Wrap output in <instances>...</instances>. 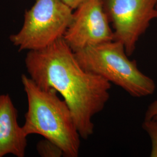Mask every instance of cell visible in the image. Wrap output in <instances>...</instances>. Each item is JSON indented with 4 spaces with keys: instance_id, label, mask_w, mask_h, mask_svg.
I'll return each mask as SVG.
<instances>
[{
    "instance_id": "cell-1",
    "label": "cell",
    "mask_w": 157,
    "mask_h": 157,
    "mask_svg": "<svg viewBox=\"0 0 157 157\" xmlns=\"http://www.w3.org/2000/svg\"><path fill=\"white\" fill-rule=\"evenodd\" d=\"M25 63L36 84L62 96L81 138L93 135V118L109 100L111 83L85 70L63 37L42 49L29 51Z\"/></svg>"
},
{
    "instance_id": "cell-2",
    "label": "cell",
    "mask_w": 157,
    "mask_h": 157,
    "mask_svg": "<svg viewBox=\"0 0 157 157\" xmlns=\"http://www.w3.org/2000/svg\"><path fill=\"white\" fill-rule=\"evenodd\" d=\"M21 82L28 105L22 126L25 134L53 141L61 148L64 157H78L81 137L67 103L55 90L40 87L25 74Z\"/></svg>"
},
{
    "instance_id": "cell-3",
    "label": "cell",
    "mask_w": 157,
    "mask_h": 157,
    "mask_svg": "<svg viewBox=\"0 0 157 157\" xmlns=\"http://www.w3.org/2000/svg\"><path fill=\"white\" fill-rule=\"evenodd\" d=\"M75 54L85 70L118 86L133 97L152 95L156 90L154 80L141 71L136 61L129 59L120 41L87 47Z\"/></svg>"
},
{
    "instance_id": "cell-4",
    "label": "cell",
    "mask_w": 157,
    "mask_h": 157,
    "mask_svg": "<svg viewBox=\"0 0 157 157\" xmlns=\"http://www.w3.org/2000/svg\"><path fill=\"white\" fill-rule=\"evenodd\" d=\"M73 12L62 0H36L25 12L21 29L10 36V41L19 51L45 48L63 37Z\"/></svg>"
},
{
    "instance_id": "cell-5",
    "label": "cell",
    "mask_w": 157,
    "mask_h": 157,
    "mask_svg": "<svg viewBox=\"0 0 157 157\" xmlns=\"http://www.w3.org/2000/svg\"><path fill=\"white\" fill-rule=\"evenodd\" d=\"M112 25L115 40L124 44L127 54L135 52L141 36L157 19V0H103Z\"/></svg>"
},
{
    "instance_id": "cell-6",
    "label": "cell",
    "mask_w": 157,
    "mask_h": 157,
    "mask_svg": "<svg viewBox=\"0 0 157 157\" xmlns=\"http://www.w3.org/2000/svg\"><path fill=\"white\" fill-rule=\"evenodd\" d=\"M103 0H89L73 12L63 39L74 52L115 40Z\"/></svg>"
},
{
    "instance_id": "cell-7",
    "label": "cell",
    "mask_w": 157,
    "mask_h": 157,
    "mask_svg": "<svg viewBox=\"0 0 157 157\" xmlns=\"http://www.w3.org/2000/svg\"><path fill=\"white\" fill-rule=\"evenodd\" d=\"M17 113L9 94H0V157H24L28 136L17 122Z\"/></svg>"
},
{
    "instance_id": "cell-8",
    "label": "cell",
    "mask_w": 157,
    "mask_h": 157,
    "mask_svg": "<svg viewBox=\"0 0 157 157\" xmlns=\"http://www.w3.org/2000/svg\"><path fill=\"white\" fill-rule=\"evenodd\" d=\"M36 149L40 157H64L63 152L59 146L53 141L44 138L37 143Z\"/></svg>"
},
{
    "instance_id": "cell-9",
    "label": "cell",
    "mask_w": 157,
    "mask_h": 157,
    "mask_svg": "<svg viewBox=\"0 0 157 157\" xmlns=\"http://www.w3.org/2000/svg\"><path fill=\"white\" fill-rule=\"evenodd\" d=\"M142 127L151 141L150 157H157V120L144 119Z\"/></svg>"
},
{
    "instance_id": "cell-10",
    "label": "cell",
    "mask_w": 157,
    "mask_h": 157,
    "mask_svg": "<svg viewBox=\"0 0 157 157\" xmlns=\"http://www.w3.org/2000/svg\"><path fill=\"white\" fill-rule=\"evenodd\" d=\"M145 119L157 120V100L151 102L147 108Z\"/></svg>"
},
{
    "instance_id": "cell-11",
    "label": "cell",
    "mask_w": 157,
    "mask_h": 157,
    "mask_svg": "<svg viewBox=\"0 0 157 157\" xmlns=\"http://www.w3.org/2000/svg\"><path fill=\"white\" fill-rule=\"evenodd\" d=\"M63 2L70 7L72 10H75L78 6L82 5L89 0H62Z\"/></svg>"
}]
</instances>
